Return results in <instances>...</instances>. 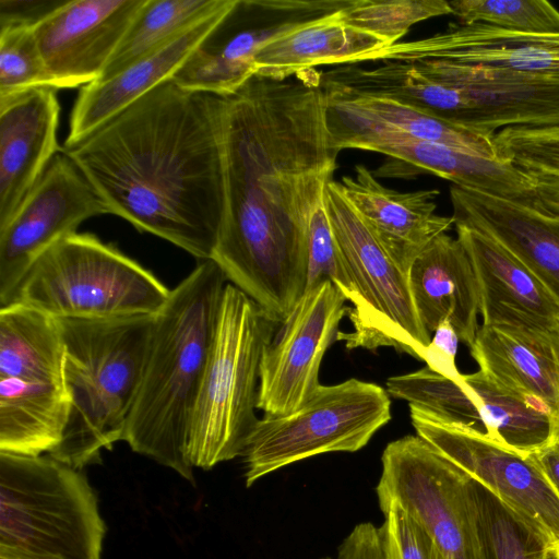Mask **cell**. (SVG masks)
Masks as SVG:
<instances>
[{"mask_svg":"<svg viewBox=\"0 0 559 559\" xmlns=\"http://www.w3.org/2000/svg\"><path fill=\"white\" fill-rule=\"evenodd\" d=\"M322 72L225 95L224 214L212 259L280 324L306 292L308 235L337 165Z\"/></svg>","mask_w":559,"mask_h":559,"instance_id":"1","label":"cell"},{"mask_svg":"<svg viewBox=\"0 0 559 559\" xmlns=\"http://www.w3.org/2000/svg\"><path fill=\"white\" fill-rule=\"evenodd\" d=\"M225 96L169 79L63 151L110 214L211 260L224 214Z\"/></svg>","mask_w":559,"mask_h":559,"instance_id":"2","label":"cell"},{"mask_svg":"<svg viewBox=\"0 0 559 559\" xmlns=\"http://www.w3.org/2000/svg\"><path fill=\"white\" fill-rule=\"evenodd\" d=\"M226 277L201 261L155 314L141 383L123 441L131 450L193 481L187 457L198 399Z\"/></svg>","mask_w":559,"mask_h":559,"instance_id":"3","label":"cell"},{"mask_svg":"<svg viewBox=\"0 0 559 559\" xmlns=\"http://www.w3.org/2000/svg\"><path fill=\"white\" fill-rule=\"evenodd\" d=\"M58 320L71 411L62 442L48 455L82 469L99 463L102 450L123 441L155 314Z\"/></svg>","mask_w":559,"mask_h":559,"instance_id":"4","label":"cell"},{"mask_svg":"<svg viewBox=\"0 0 559 559\" xmlns=\"http://www.w3.org/2000/svg\"><path fill=\"white\" fill-rule=\"evenodd\" d=\"M106 524L84 473L0 452V559H100Z\"/></svg>","mask_w":559,"mask_h":559,"instance_id":"5","label":"cell"},{"mask_svg":"<svg viewBox=\"0 0 559 559\" xmlns=\"http://www.w3.org/2000/svg\"><path fill=\"white\" fill-rule=\"evenodd\" d=\"M275 325L243 292L226 284L190 424L192 467L210 469L243 455L259 421L260 364Z\"/></svg>","mask_w":559,"mask_h":559,"instance_id":"6","label":"cell"},{"mask_svg":"<svg viewBox=\"0 0 559 559\" xmlns=\"http://www.w3.org/2000/svg\"><path fill=\"white\" fill-rule=\"evenodd\" d=\"M169 294L157 276L114 245L76 231L33 263L11 302L57 319H114L154 316Z\"/></svg>","mask_w":559,"mask_h":559,"instance_id":"7","label":"cell"},{"mask_svg":"<svg viewBox=\"0 0 559 559\" xmlns=\"http://www.w3.org/2000/svg\"><path fill=\"white\" fill-rule=\"evenodd\" d=\"M323 201L356 293L347 314L353 331H340L336 341L344 342L348 350L393 347L425 361L431 334L417 314L408 274L382 249L344 197L340 182L328 183Z\"/></svg>","mask_w":559,"mask_h":559,"instance_id":"8","label":"cell"},{"mask_svg":"<svg viewBox=\"0 0 559 559\" xmlns=\"http://www.w3.org/2000/svg\"><path fill=\"white\" fill-rule=\"evenodd\" d=\"M390 420V395L377 383L321 384L295 412L259 419L243 453L246 486L308 457L356 452Z\"/></svg>","mask_w":559,"mask_h":559,"instance_id":"9","label":"cell"},{"mask_svg":"<svg viewBox=\"0 0 559 559\" xmlns=\"http://www.w3.org/2000/svg\"><path fill=\"white\" fill-rule=\"evenodd\" d=\"M376 486L379 508L394 503L447 559H480L471 476L430 443L407 435L386 444Z\"/></svg>","mask_w":559,"mask_h":559,"instance_id":"10","label":"cell"},{"mask_svg":"<svg viewBox=\"0 0 559 559\" xmlns=\"http://www.w3.org/2000/svg\"><path fill=\"white\" fill-rule=\"evenodd\" d=\"M353 0H234L171 78L179 86L229 95L254 75V56L276 37L336 13Z\"/></svg>","mask_w":559,"mask_h":559,"instance_id":"11","label":"cell"},{"mask_svg":"<svg viewBox=\"0 0 559 559\" xmlns=\"http://www.w3.org/2000/svg\"><path fill=\"white\" fill-rule=\"evenodd\" d=\"M110 214L95 188L69 157L58 153L0 229V307L9 305L33 263L86 219Z\"/></svg>","mask_w":559,"mask_h":559,"instance_id":"12","label":"cell"},{"mask_svg":"<svg viewBox=\"0 0 559 559\" xmlns=\"http://www.w3.org/2000/svg\"><path fill=\"white\" fill-rule=\"evenodd\" d=\"M329 280L308 288L266 345L260 364L257 408L264 416L298 409L321 385L320 366L350 309Z\"/></svg>","mask_w":559,"mask_h":559,"instance_id":"13","label":"cell"},{"mask_svg":"<svg viewBox=\"0 0 559 559\" xmlns=\"http://www.w3.org/2000/svg\"><path fill=\"white\" fill-rule=\"evenodd\" d=\"M416 435L481 483L551 544L559 542V495L526 456L474 430L409 406Z\"/></svg>","mask_w":559,"mask_h":559,"instance_id":"14","label":"cell"},{"mask_svg":"<svg viewBox=\"0 0 559 559\" xmlns=\"http://www.w3.org/2000/svg\"><path fill=\"white\" fill-rule=\"evenodd\" d=\"M386 392L433 417L511 449L522 447L536 426V413L480 370L460 379L443 376L428 366L390 377Z\"/></svg>","mask_w":559,"mask_h":559,"instance_id":"15","label":"cell"},{"mask_svg":"<svg viewBox=\"0 0 559 559\" xmlns=\"http://www.w3.org/2000/svg\"><path fill=\"white\" fill-rule=\"evenodd\" d=\"M147 0H68L34 27L55 90L100 79Z\"/></svg>","mask_w":559,"mask_h":559,"instance_id":"16","label":"cell"},{"mask_svg":"<svg viewBox=\"0 0 559 559\" xmlns=\"http://www.w3.org/2000/svg\"><path fill=\"white\" fill-rule=\"evenodd\" d=\"M326 124L337 151L372 147L397 139L431 142L457 147L499 160L492 141L450 121L397 102L359 95L324 82Z\"/></svg>","mask_w":559,"mask_h":559,"instance_id":"17","label":"cell"},{"mask_svg":"<svg viewBox=\"0 0 559 559\" xmlns=\"http://www.w3.org/2000/svg\"><path fill=\"white\" fill-rule=\"evenodd\" d=\"M433 79L467 98L469 127L493 136L510 127L559 124V78L443 60L415 61Z\"/></svg>","mask_w":559,"mask_h":559,"instance_id":"18","label":"cell"},{"mask_svg":"<svg viewBox=\"0 0 559 559\" xmlns=\"http://www.w3.org/2000/svg\"><path fill=\"white\" fill-rule=\"evenodd\" d=\"M454 226L477 278L481 324L559 333V304L543 284L488 235Z\"/></svg>","mask_w":559,"mask_h":559,"instance_id":"19","label":"cell"},{"mask_svg":"<svg viewBox=\"0 0 559 559\" xmlns=\"http://www.w3.org/2000/svg\"><path fill=\"white\" fill-rule=\"evenodd\" d=\"M373 60H443L559 78V33H522L484 24H451L444 32L388 46Z\"/></svg>","mask_w":559,"mask_h":559,"instance_id":"20","label":"cell"},{"mask_svg":"<svg viewBox=\"0 0 559 559\" xmlns=\"http://www.w3.org/2000/svg\"><path fill=\"white\" fill-rule=\"evenodd\" d=\"M59 115L57 91L51 87L0 102V229L63 151L57 140Z\"/></svg>","mask_w":559,"mask_h":559,"instance_id":"21","label":"cell"},{"mask_svg":"<svg viewBox=\"0 0 559 559\" xmlns=\"http://www.w3.org/2000/svg\"><path fill=\"white\" fill-rule=\"evenodd\" d=\"M342 192L388 255L407 274L416 258L453 225L436 213L438 189L400 192L384 187L365 165L340 181Z\"/></svg>","mask_w":559,"mask_h":559,"instance_id":"22","label":"cell"},{"mask_svg":"<svg viewBox=\"0 0 559 559\" xmlns=\"http://www.w3.org/2000/svg\"><path fill=\"white\" fill-rule=\"evenodd\" d=\"M450 198L454 224L498 241L559 304V216L455 185Z\"/></svg>","mask_w":559,"mask_h":559,"instance_id":"23","label":"cell"},{"mask_svg":"<svg viewBox=\"0 0 559 559\" xmlns=\"http://www.w3.org/2000/svg\"><path fill=\"white\" fill-rule=\"evenodd\" d=\"M233 2L228 0L221 10L116 75L82 86L71 111L63 148L76 145L151 90L171 79Z\"/></svg>","mask_w":559,"mask_h":559,"instance_id":"24","label":"cell"},{"mask_svg":"<svg viewBox=\"0 0 559 559\" xmlns=\"http://www.w3.org/2000/svg\"><path fill=\"white\" fill-rule=\"evenodd\" d=\"M409 285L424 328L432 334L449 321L468 348L479 329L480 295L469 258L457 238L436 237L411 266Z\"/></svg>","mask_w":559,"mask_h":559,"instance_id":"25","label":"cell"},{"mask_svg":"<svg viewBox=\"0 0 559 559\" xmlns=\"http://www.w3.org/2000/svg\"><path fill=\"white\" fill-rule=\"evenodd\" d=\"M469 354L485 376L551 417L559 443V342L522 341L480 324Z\"/></svg>","mask_w":559,"mask_h":559,"instance_id":"26","label":"cell"},{"mask_svg":"<svg viewBox=\"0 0 559 559\" xmlns=\"http://www.w3.org/2000/svg\"><path fill=\"white\" fill-rule=\"evenodd\" d=\"M341 11L300 25L263 46L254 56V74L284 81L322 64L372 61L389 46L381 37L345 24Z\"/></svg>","mask_w":559,"mask_h":559,"instance_id":"27","label":"cell"},{"mask_svg":"<svg viewBox=\"0 0 559 559\" xmlns=\"http://www.w3.org/2000/svg\"><path fill=\"white\" fill-rule=\"evenodd\" d=\"M453 185L544 210L532 178L519 167L464 150L431 142L391 140L371 148Z\"/></svg>","mask_w":559,"mask_h":559,"instance_id":"28","label":"cell"},{"mask_svg":"<svg viewBox=\"0 0 559 559\" xmlns=\"http://www.w3.org/2000/svg\"><path fill=\"white\" fill-rule=\"evenodd\" d=\"M70 411L63 382L0 377V452L51 454L63 440Z\"/></svg>","mask_w":559,"mask_h":559,"instance_id":"29","label":"cell"},{"mask_svg":"<svg viewBox=\"0 0 559 559\" xmlns=\"http://www.w3.org/2000/svg\"><path fill=\"white\" fill-rule=\"evenodd\" d=\"M63 359L57 318L19 301L0 307V377L62 382Z\"/></svg>","mask_w":559,"mask_h":559,"instance_id":"30","label":"cell"},{"mask_svg":"<svg viewBox=\"0 0 559 559\" xmlns=\"http://www.w3.org/2000/svg\"><path fill=\"white\" fill-rule=\"evenodd\" d=\"M228 0H147L138 13L99 80L108 79L154 52Z\"/></svg>","mask_w":559,"mask_h":559,"instance_id":"31","label":"cell"},{"mask_svg":"<svg viewBox=\"0 0 559 559\" xmlns=\"http://www.w3.org/2000/svg\"><path fill=\"white\" fill-rule=\"evenodd\" d=\"M480 559H545L551 543L481 483L471 478Z\"/></svg>","mask_w":559,"mask_h":559,"instance_id":"32","label":"cell"},{"mask_svg":"<svg viewBox=\"0 0 559 559\" xmlns=\"http://www.w3.org/2000/svg\"><path fill=\"white\" fill-rule=\"evenodd\" d=\"M447 14L452 11L444 0H353L340 16L345 24L374 34L391 46L414 24Z\"/></svg>","mask_w":559,"mask_h":559,"instance_id":"33","label":"cell"},{"mask_svg":"<svg viewBox=\"0 0 559 559\" xmlns=\"http://www.w3.org/2000/svg\"><path fill=\"white\" fill-rule=\"evenodd\" d=\"M460 24H484L522 33H559V10L544 0H453Z\"/></svg>","mask_w":559,"mask_h":559,"instance_id":"34","label":"cell"},{"mask_svg":"<svg viewBox=\"0 0 559 559\" xmlns=\"http://www.w3.org/2000/svg\"><path fill=\"white\" fill-rule=\"evenodd\" d=\"M38 87L55 90V84L40 52L34 28L1 29L0 102Z\"/></svg>","mask_w":559,"mask_h":559,"instance_id":"35","label":"cell"},{"mask_svg":"<svg viewBox=\"0 0 559 559\" xmlns=\"http://www.w3.org/2000/svg\"><path fill=\"white\" fill-rule=\"evenodd\" d=\"M492 141L500 162L559 176V124L510 127L495 133Z\"/></svg>","mask_w":559,"mask_h":559,"instance_id":"36","label":"cell"},{"mask_svg":"<svg viewBox=\"0 0 559 559\" xmlns=\"http://www.w3.org/2000/svg\"><path fill=\"white\" fill-rule=\"evenodd\" d=\"M308 274L306 290L322 281H331L352 305L356 293L343 254L334 238L324 201L317 207L309 226Z\"/></svg>","mask_w":559,"mask_h":559,"instance_id":"37","label":"cell"},{"mask_svg":"<svg viewBox=\"0 0 559 559\" xmlns=\"http://www.w3.org/2000/svg\"><path fill=\"white\" fill-rule=\"evenodd\" d=\"M384 521L379 526L382 559H447L426 530L394 503L380 508Z\"/></svg>","mask_w":559,"mask_h":559,"instance_id":"38","label":"cell"},{"mask_svg":"<svg viewBox=\"0 0 559 559\" xmlns=\"http://www.w3.org/2000/svg\"><path fill=\"white\" fill-rule=\"evenodd\" d=\"M68 0H0V31L34 28Z\"/></svg>","mask_w":559,"mask_h":559,"instance_id":"39","label":"cell"},{"mask_svg":"<svg viewBox=\"0 0 559 559\" xmlns=\"http://www.w3.org/2000/svg\"><path fill=\"white\" fill-rule=\"evenodd\" d=\"M432 334L425 355L426 366L449 378L460 379L462 373L455 364L460 340L452 324L443 321Z\"/></svg>","mask_w":559,"mask_h":559,"instance_id":"40","label":"cell"},{"mask_svg":"<svg viewBox=\"0 0 559 559\" xmlns=\"http://www.w3.org/2000/svg\"><path fill=\"white\" fill-rule=\"evenodd\" d=\"M336 559H382L379 528L370 522L357 524L340 545Z\"/></svg>","mask_w":559,"mask_h":559,"instance_id":"41","label":"cell"},{"mask_svg":"<svg viewBox=\"0 0 559 559\" xmlns=\"http://www.w3.org/2000/svg\"><path fill=\"white\" fill-rule=\"evenodd\" d=\"M533 180L542 207L559 216V176L539 171H525Z\"/></svg>","mask_w":559,"mask_h":559,"instance_id":"42","label":"cell"},{"mask_svg":"<svg viewBox=\"0 0 559 559\" xmlns=\"http://www.w3.org/2000/svg\"><path fill=\"white\" fill-rule=\"evenodd\" d=\"M527 457L537 466L559 495V443L552 442L531 453Z\"/></svg>","mask_w":559,"mask_h":559,"instance_id":"43","label":"cell"},{"mask_svg":"<svg viewBox=\"0 0 559 559\" xmlns=\"http://www.w3.org/2000/svg\"><path fill=\"white\" fill-rule=\"evenodd\" d=\"M545 559H559V542L549 545Z\"/></svg>","mask_w":559,"mask_h":559,"instance_id":"44","label":"cell"},{"mask_svg":"<svg viewBox=\"0 0 559 559\" xmlns=\"http://www.w3.org/2000/svg\"><path fill=\"white\" fill-rule=\"evenodd\" d=\"M322 559H331V558H322Z\"/></svg>","mask_w":559,"mask_h":559,"instance_id":"45","label":"cell"}]
</instances>
